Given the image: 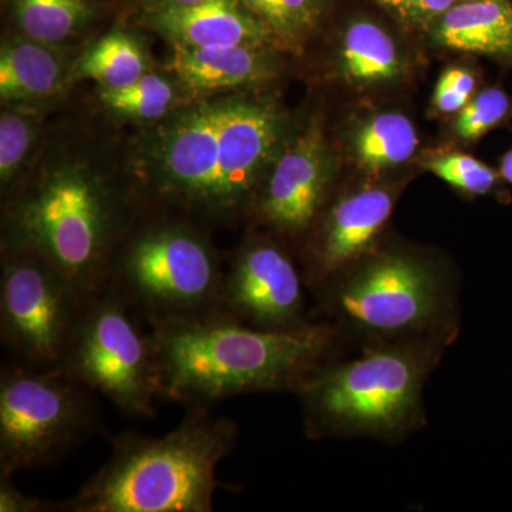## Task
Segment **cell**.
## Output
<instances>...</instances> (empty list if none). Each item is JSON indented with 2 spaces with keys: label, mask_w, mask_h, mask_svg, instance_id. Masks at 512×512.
I'll list each match as a JSON object with an SVG mask.
<instances>
[{
  "label": "cell",
  "mask_w": 512,
  "mask_h": 512,
  "mask_svg": "<svg viewBox=\"0 0 512 512\" xmlns=\"http://www.w3.org/2000/svg\"><path fill=\"white\" fill-rule=\"evenodd\" d=\"M289 117L261 97L208 96L174 110L140 151L148 200L214 222L251 215L289 136Z\"/></svg>",
  "instance_id": "1"
},
{
  "label": "cell",
  "mask_w": 512,
  "mask_h": 512,
  "mask_svg": "<svg viewBox=\"0 0 512 512\" xmlns=\"http://www.w3.org/2000/svg\"><path fill=\"white\" fill-rule=\"evenodd\" d=\"M151 338L161 399L185 407H211L241 394H295L315 370L352 348L328 320L269 332L225 313L156 326Z\"/></svg>",
  "instance_id": "2"
},
{
  "label": "cell",
  "mask_w": 512,
  "mask_h": 512,
  "mask_svg": "<svg viewBox=\"0 0 512 512\" xmlns=\"http://www.w3.org/2000/svg\"><path fill=\"white\" fill-rule=\"evenodd\" d=\"M333 357L299 387L303 429L312 440L397 444L426 429L424 387L451 348L436 339L365 343Z\"/></svg>",
  "instance_id": "3"
},
{
  "label": "cell",
  "mask_w": 512,
  "mask_h": 512,
  "mask_svg": "<svg viewBox=\"0 0 512 512\" xmlns=\"http://www.w3.org/2000/svg\"><path fill=\"white\" fill-rule=\"evenodd\" d=\"M187 416L163 437L127 431L111 439V454L63 512H211L221 487L218 464L234 451L239 426L210 407Z\"/></svg>",
  "instance_id": "4"
},
{
  "label": "cell",
  "mask_w": 512,
  "mask_h": 512,
  "mask_svg": "<svg viewBox=\"0 0 512 512\" xmlns=\"http://www.w3.org/2000/svg\"><path fill=\"white\" fill-rule=\"evenodd\" d=\"M460 291L433 255L379 242L312 292L313 316L335 325L352 348L407 339L453 346L461 332Z\"/></svg>",
  "instance_id": "5"
},
{
  "label": "cell",
  "mask_w": 512,
  "mask_h": 512,
  "mask_svg": "<svg viewBox=\"0 0 512 512\" xmlns=\"http://www.w3.org/2000/svg\"><path fill=\"white\" fill-rule=\"evenodd\" d=\"M130 225L126 195L84 165H59L8 202L3 244L42 256L89 301Z\"/></svg>",
  "instance_id": "6"
},
{
  "label": "cell",
  "mask_w": 512,
  "mask_h": 512,
  "mask_svg": "<svg viewBox=\"0 0 512 512\" xmlns=\"http://www.w3.org/2000/svg\"><path fill=\"white\" fill-rule=\"evenodd\" d=\"M225 269L188 221H153L123 235L106 285L150 328L218 315Z\"/></svg>",
  "instance_id": "7"
},
{
  "label": "cell",
  "mask_w": 512,
  "mask_h": 512,
  "mask_svg": "<svg viewBox=\"0 0 512 512\" xmlns=\"http://www.w3.org/2000/svg\"><path fill=\"white\" fill-rule=\"evenodd\" d=\"M93 390L62 370L9 362L0 372V474L52 467L101 427Z\"/></svg>",
  "instance_id": "8"
},
{
  "label": "cell",
  "mask_w": 512,
  "mask_h": 512,
  "mask_svg": "<svg viewBox=\"0 0 512 512\" xmlns=\"http://www.w3.org/2000/svg\"><path fill=\"white\" fill-rule=\"evenodd\" d=\"M127 302L104 286L86 302L63 365L77 382L103 394L131 419L156 416L161 375L150 333Z\"/></svg>",
  "instance_id": "9"
},
{
  "label": "cell",
  "mask_w": 512,
  "mask_h": 512,
  "mask_svg": "<svg viewBox=\"0 0 512 512\" xmlns=\"http://www.w3.org/2000/svg\"><path fill=\"white\" fill-rule=\"evenodd\" d=\"M0 342L10 362L60 370L86 299L42 256L2 245Z\"/></svg>",
  "instance_id": "10"
},
{
  "label": "cell",
  "mask_w": 512,
  "mask_h": 512,
  "mask_svg": "<svg viewBox=\"0 0 512 512\" xmlns=\"http://www.w3.org/2000/svg\"><path fill=\"white\" fill-rule=\"evenodd\" d=\"M302 268L274 238H249L225 269L221 312L251 328L291 332L315 322Z\"/></svg>",
  "instance_id": "11"
},
{
  "label": "cell",
  "mask_w": 512,
  "mask_h": 512,
  "mask_svg": "<svg viewBox=\"0 0 512 512\" xmlns=\"http://www.w3.org/2000/svg\"><path fill=\"white\" fill-rule=\"evenodd\" d=\"M336 161L316 119L289 137L249 217L278 237H305L332 198Z\"/></svg>",
  "instance_id": "12"
},
{
  "label": "cell",
  "mask_w": 512,
  "mask_h": 512,
  "mask_svg": "<svg viewBox=\"0 0 512 512\" xmlns=\"http://www.w3.org/2000/svg\"><path fill=\"white\" fill-rule=\"evenodd\" d=\"M397 198V187L375 181L330 198L306 235L301 268L311 293L379 244Z\"/></svg>",
  "instance_id": "13"
},
{
  "label": "cell",
  "mask_w": 512,
  "mask_h": 512,
  "mask_svg": "<svg viewBox=\"0 0 512 512\" xmlns=\"http://www.w3.org/2000/svg\"><path fill=\"white\" fill-rule=\"evenodd\" d=\"M146 20L171 46L279 47L271 29L242 0H204L185 8L146 10Z\"/></svg>",
  "instance_id": "14"
},
{
  "label": "cell",
  "mask_w": 512,
  "mask_h": 512,
  "mask_svg": "<svg viewBox=\"0 0 512 512\" xmlns=\"http://www.w3.org/2000/svg\"><path fill=\"white\" fill-rule=\"evenodd\" d=\"M271 46H237L227 49H191L173 46L171 70L187 92L215 96L264 86L281 72V62Z\"/></svg>",
  "instance_id": "15"
},
{
  "label": "cell",
  "mask_w": 512,
  "mask_h": 512,
  "mask_svg": "<svg viewBox=\"0 0 512 512\" xmlns=\"http://www.w3.org/2000/svg\"><path fill=\"white\" fill-rule=\"evenodd\" d=\"M437 46L512 62V0L456 2L429 30Z\"/></svg>",
  "instance_id": "16"
},
{
  "label": "cell",
  "mask_w": 512,
  "mask_h": 512,
  "mask_svg": "<svg viewBox=\"0 0 512 512\" xmlns=\"http://www.w3.org/2000/svg\"><path fill=\"white\" fill-rule=\"evenodd\" d=\"M336 69L350 86L375 87L406 74L407 60L394 37L375 20H350L340 35Z\"/></svg>",
  "instance_id": "17"
},
{
  "label": "cell",
  "mask_w": 512,
  "mask_h": 512,
  "mask_svg": "<svg viewBox=\"0 0 512 512\" xmlns=\"http://www.w3.org/2000/svg\"><path fill=\"white\" fill-rule=\"evenodd\" d=\"M67 83V67L52 45L13 37L0 50V97L3 103L52 99Z\"/></svg>",
  "instance_id": "18"
},
{
  "label": "cell",
  "mask_w": 512,
  "mask_h": 512,
  "mask_svg": "<svg viewBox=\"0 0 512 512\" xmlns=\"http://www.w3.org/2000/svg\"><path fill=\"white\" fill-rule=\"evenodd\" d=\"M419 147L416 127L397 111H379L357 120L346 136V151L370 175L412 160Z\"/></svg>",
  "instance_id": "19"
},
{
  "label": "cell",
  "mask_w": 512,
  "mask_h": 512,
  "mask_svg": "<svg viewBox=\"0 0 512 512\" xmlns=\"http://www.w3.org/2000/svg\"><path fill=\"white\" fill-rule=\"evenodd\" d=\"M74 72L100 89H123L148 73V62L136 37L114 30L84 53Z\"/></svg>",
  "instance_id": "20"
},
{
  "label": "cell",
  "mask_w": 512,
  "mask_h": 512,
  "mask_svg": "<svg viewBox=\"0 0 512 512\" xmlns=\"http://www.w3.org/2000/svg\"><path fill=\"white\" fill-rule=\"evenodd\" d=\"M13 19L23 36L59 45L92 19L87 0H10Z\"/></svg>",
  "instance_id": "21"
},
{
  "label": "cell",
  "mask_w": 512,
  "mask_h": 512,
  "mask_svg": "<svg viewBox=\"0 0 512 512\" xmlns=\"http://www.w3.org/2000/svg\"><path fill=\"white\" fill-rule=\"evenodd\" d=\"M100 100L119 116L138 121H161L178 109L173 82L156 73H146L123 89H100Z\"/></svg>",
  "instance_id": "22"
},
{
  "label": "cell",
  "mask_w": 512,
  "mask_h": 512,
  "mask_svg": "<svg viewBox=\"0 0 512 512\" xmlns=\"http://www.w3.org/2000/svg\"><path fill=\"white\" fill-rule=\"evenodd\" d=\"M274 33L279 47L301 49L318 26L319 0H242Z\"/></svg>",
  "instance_id": "23"
},
{
  "label": "cell",
  "mask_w": 512,
  "mask_h": 512,
  "mask_svg": "<svg viewBox=\"0 0 512 512\" xmlns=\"http://www.w3.org/2000/svg\"><path fill=\"white\" fill-rule=\"evenodd\" d=\"M420 164L467 197L494 194L503 178L500 173L481 163L477 158L457 151H439L430 156L427 154Z\"/></svg>",
  "instance_id": "24"
},
{
  "label": "cell",
  "mask_w": 512,
  "mask_h": 512,
  "mask_svg": "<svg viewBox=\"0 0 512 512\" xmlns=\"http://www.w3.org/2000/svg\"><path fill=\"white\" fill-rule=\"evenodd\" d=\"M37 117L26 110L6 109L0 116V183L9 190L25 168L35 146Z\"/></svg>",
  "instance_id": "25"
},
{
  "label": "cell",
  "mask_w": 512,
  "mask_h": 512,
  "mask_svg": "<svg viewBox=\"0 0 512 512\" xmlns=\"http://www.w3.org/2000/svg\"><path fill=\"white\" fill-rule=\"evenodd\" d=\"M511 107L510 97L504 90L497 87L481 90L456 114L454 134L466 143H474L500 126L510 114Z\"/></svg>",
  "instance_id": "26"
},
{
  "label": "cell",
  "mask_w": 512,
  "mask_h": 512,
  "mask_svg": "<svg viewBox=\"0 0 512 512\" xmlns=\"http://www.w3.org/2000/svg\"><path fill=\"white\" fill-rule=\"evenodd\" d=\"M404 28L427 32L457 0H375Z\"/></svg>",
  "instance_id": "27"
},
{
  "label": "cell",
  "mask_w": 512,
  "mask_h": 512,
  "mask_svg": "<svg viewBox=\"0 0 512 512\" xmlns=\"http://www.w3.org/2000/svg\"><path fill=\"white\" fill-rule=\"evenodd\" d=\"M476 76L464 67H448L433 93V107L441 114H457L476 92Z\"/></svg>",
  "instance_id": "28"
},
{
  "label": "cell",
  "mask_w": 512,
  "mask_h": 512,
  "mask_svg": "<svg viewBox=\"0 0 512 512\" xmlns=\"http://www.w3.org/2000/svg\"><path fill=\"white\" fill-rule=\"evenodd\" d=\"M12 478L6 474H0V512L60 511V503L23 493L13 484Z\"/></svg>",
  "instance_id": "29"
},
{
  "label": "cell",
  "mask_w": 512,
  "mask_h": 512,
  "mask_svg": "<svg viewBox=\"0 0 512 512\" xmlns=\"http://www.w3.org/2000/svg\"><path fill=\"white\" fill-rule=\"evenodd\" d=\"M143 5L144 12L146 10L185 8V6L197 5L204 0H138Z\"/></svg>",
  "instance_id": "30"
},
{
  "label": "cell",
  "mask_w": 512,
  "mask_h": 512,
  "mask_svg": "<svg viewBox=\"0 0 512 512\" xmlns=\"http://www.w3.org/2000/svg\"><path fill=\"white\" fill-rule=\"evenodd\" d=\"M500 174L503 180L512 184V148L501 160Z\"/></svg>",
  "instance_id": "31"
},
{
  "label": "cell",
  "mask_w": 512,
  "mask_h": 512,
  "mask_svg": "<svg viewBox=\"0 0 512 512\" xmlns=\"http://www.w3.org/2000/svg\"><path fill=\"white\" fill-rule=\"evenodd\" d=\"M319 2H320V5H322L323 8H325L326 3H329V0H319Z\"/></svg>",
  "instance_id": "32"
},
{
  "label": "cell",
  "mask_w": 512,
  "mask_h": 512,
  "mask_svg": "<svg viewBox=\"0 0 512 512\" xmlns=\"http://www.w3.org/2000/svg\"><path fill=\"white\" fill-rule=\"evenodd\" d=\"M457 2H467V0H457Z\"/></svg>",
  "instance_id": "33"
}]
</instances>
